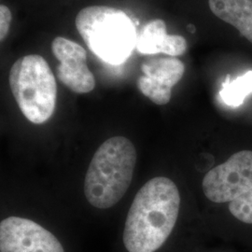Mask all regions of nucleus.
I'll return each mask as SVG.
<instances>
[{"label": "nucleus", "instance_id": "nucleus-1", "mask_svg": "<svg viewBox=\"0 0 252 252\" xmlns=\"http://www.w3.org/2000/svg\"><path fill=\"white\" fill-rule=\"evenodd\" d=\"M180 195L170 179L149 180L136 193L126 218L124 244L129 252H155L171 234L180 212Z\"/></svg>", "mask_w": 252, "mask_h": 252}, {"label": "nucleus", "instance_id": "nucleus-2", "mask_svg": "<svg viewBox=\"0 0 252 252\" xmlns=\"http://www.w3.org/2000/svg\"><path fill=\"white\" fill-rule=\"evenodd\" d=\"M136 158L135 146L125 136H113L100 146L84 180V194L93 207L107 209L124 197L132 182Z\"/></svg>", "mask_w": 252, "mask_h": 252}, {"label": "nucleus", "instance_id": "nucleus-3", "mask_svg": "<svg viewBox=\"0 0 252 252\" xmlns=\"http://www.w3.org/2000/svg\"><path fill=\"white\" fill-rule=\"evenodd\" d=\"M75 23L91 52L109 64L125 63L136 47L135 24L121 9L86 7L77 14Z\"/></svg>", "mask_w": 252, "mask_h": 252}, {"label": "nucleus", "instance_id": "nucleus-4", "mask_svg": "<svg viewBox=\"0 0 252 252\" xmlns=\"http://www.w3.org/2000/svg\"><path fill=\"white\" fill-rule=\"evenodd\" d=\"M10 90L28 121L41 125L53 116L57 85L49 63L37 54L19 58L9 72Z\"/></svg>", "mask_w": 252, "mask_h": 252}, {"label": "nucleus", "instance_id": "nucleus-5", "mask_svg": "<svg viewBox=\"0 0 252 252\" xmlns=\"http://www.w3.org/2000/svg\"><path fill=\"white\" fill-rule=\"evenodd\" d=\"M203 190L214 203H230L252 189V152L241 151L207 172Z\"/></svg>", "mask_w": 252, "mask_h": 252}, {"label": "nucleus", "instance_id": "nucleus-6", "mask_svg": "<svg viewBox=\"0 0 252 252\" xmlns=\"http://www.w3.org/2000/svg\"><path fill=\"white\" fill-rule=\"evenodd\" d=\"M1 252H64L54 234L35 221L9 217L0 223Z\"/></svg>", "mask_w": 252, "mask_h": 252}, {"label": "nucleus", "instance_id": "nucleus-7", "mask_svg": "<svg viewBox=\"0 0 252 252\" xmlns=\"http://www.w3.org/2000/svg\"><path fill=\"white\" fill-rule=\"evenodd\" d=\"M54 56L60 61L57 78L76 94H88L95 87V79L87 65V53L82 46L63 36L52 43Z\"/></svg>", "mask_w": 252, "mask_h": 252}, {"label": "nucleus", "instance_id": "nucleus-8", "mask_svg": "<svg viewBox=\"0 0 252 252\" xmlns=\"http://www.w3.org/2000/svg\"><path fill=\"white\" fill-rule=\"evenodd\" d=\"M141 70L138 89L154 104L162 106L171 99L172 88L182 79L185 65L175 57H161L142 63Z\"/></svg>", "mask_w": 252, "mask_h": 252}, {"label": "nucleus", "instance_id": "nucleus-9", "mask_svg": "<svg viewBox=\"0 0 252 252\" xmlns=\"http://www.w3.org/2000/svg\"><path fill=\"white\" fill-rule=\"evenodd\" d=\"M136 49L141 54L163 53L175 57L186 52L187 41L183 36L167 34L164 21L154 19L137 36Z\"/></svg>", "mask_w": 252, "mask_h": 252}, {"label": "nucleus", "instance_id": "nucleus-10", "mask_svg": "<svg viewBox=\"0 0 252 252\" xmlns=\"http://www.w3.org/2000/svg\"><path fill=\"white\" fill-rule=\"evenodd\" d=\"M212 13L252 43V0H208Z\"/></svg>", "mask_w": 252, "mask_h": 252}, {"label": "nucleus", "instance_id": "nucleus-11", "mask_svg": "<svg viewBox=\"0 0 252 252\" xmlns=\"http://www.w3.org/2000/svg\"><path fill=\"white\" fill-rule=\"evenodd\" d=\"M252 93V71H249L234 81H231L230 76H227L220 95L226 105L236 108L241 106L245 98Z\"/></svg>", "mask_w": 252, "mask_h": 252}, {"label": "nucleus", "instance_id": "nucleus-12", "mask_svg": "<svg viewBox=\"0 0 252 252\" xmlns=\"http://www.w3.org/2000/svg\"><path fill=\"white\" fill-rule=\"evenodd\" d=\"M229 210L238 220L252 224V189L230 202Z\"/></svg>", "mask_w": 252, "mask_h": 252}, {"label": "nucleus", "instance_id": "nucleus-13", "mask_svg": "<svg viewBox=\"0 0 252 252\" xmlns=\"http://www.w3.org/2000/svg\"><path fill=\"white\" fill-rule=\"evenodd\" d=\"M11 12L5 5L0 6V39L3 41L8 35L11 24Z\"/></svg>", "mask_w": 252, "mask_h": 252}, {"label": "nucleus", "instance_id": "nucleus-14", "mask_svg": "<svg viewBox=\"0 0 252 252\" xmlns=\"http://www.w3.org/2000/svg\"><path fill=\"white\" fill-rule=\"evenodd\" d=\"M188 28H189V32H191V33H194L195 32V28H194V27L193 26H188Z\"/></svg>", "mask_w": 252, "mask_h": 252}]
</instances>
